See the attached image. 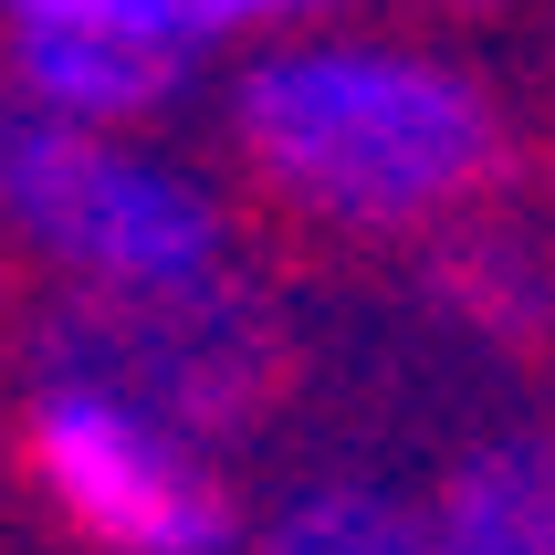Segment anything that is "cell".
<instances>
[{"label":"cell","mask_w":555,"mask_h":555,"mask_svg":"<svg viewBox=\"0 0 555 555\" xmlns=\"http://www.w3.org/2000/svg\"><path fill=\"white\" fill-rule=\"evenodd\" d=\"M534 179H545V199H555V105H545V126H534Z\"/></svg>","instance_id":"cell-11"},{"label":"cell","mask_w":555,"mask_h":555,"mask_svg":"<svg viewBox=\"0 0 555 555\" xmlns=\"http://www.w3.org/2000/svg\"><path fill=\"white\" fill-rule=\"evenodd\" d=\"M210 157L251 220L409 262L451 220L514 199L534 168V116L462 31L357 0L220 53Z\"/></svg>","instance_id":"cell-1"},{"label":"cell","mask_w":555,"mask_h":555,"mask_svg":"<svg viewBox=\"0 0 555 555\" xmlns=\"http://www.w3.org/2000/svg\"><path fill=\"white\" fill-rule=\"evenodd\" d=\"M242 555H440V525H430L420 482H388V472H294L251 514Z\"/></svg>","instance_id":"cell-8"},{"label":"cell","mask_w":555,"mask_h":555,"mask_svg":"<svg viewBox=\"0 0 555 555\" xmlns=\"http://www.w3.org/2000/svg\"><path fill=\"white\" fill-rule=\"evenodd\" d=\"M199 85V63L157 53L137 31H85V22H22L0 31V94L42 105V116L85 126H168Z\"/></svg>","instance_id":"cell-6"},{"label":"cell","mask_w":555,"mask_h":555,"mask_svg":"<svg viewBox=\"0 0 555 555\" xmlns=\"http://www.w3.org/2000/svg\"><path fill=\"white\" fill-rule=\"evenodd\" d=\"M440 22H525V11H555V0H430Z\"/></svg>","instance_id":"cell-10"},{"label":"cell","mask_w":555,"mask_h":555,"mask_svg":"<svg viewBox=\"0 0 555 555\" xmlns=\"http://www.w3.org/2000/svg\"><path fill=\"white\" fill-rule=\"evenodd\" d=\"M409 294L440 325V346H462L482 367H545L555 357V210H493L451 220L440 242L409 251Z\"/></svg>","instance_id":"cell-5"},{"label":"cell","mask_w":555,"mask_h":555,"mask_svg":"<svg viewBox=\"0 0 555 555\" xmlns=\"http://www.w3.org/2000/svg\"><path fill=\"white\" fill-rule=\"evenodd\" d=\"M430 493L440 555H555V420H482L440 451Z\"/></svg>","instance_id":"cell-7"},{"label":"cell","mask_w":555,"mask_h":555,"mask_svg":"<svg viewBox=\"0 0 555 555\" xmlns=\"http://www.w3.org/2000/svg\"><path fill=\"white\" fill-rule=\"evenodd\" d=\"M325 11H357V0H0V31H22V22L137 31V42H157V53L210 74L220 53H242L262 31H294V22H325Z\"/></svg>","instance_id":"cell-9"},{"label":"cell","mask_w":555,"mask_h":555,"mask_svg":"<svg viewBox=\"0 0 555 555\" xmlns=\"http://www.w3.org/2000/svg\"><path fill=\"white\" fill-rule=\"evenodd\" d=\"M53 314L94 357H116L126 377H147L168 409H189L210 440H231V451L262 430V409L283 388V314L251 283V262L199 283V294H168V305H53Z\"/></svg>","instance_id":"cell-4"},{"label":"cell","mask_w":555,"mask_h":555,"mask_svg":"<svg viewBox=\"0 0 555 555\" xmlns=\"http://www.w3.org/2000/svg\"><path fill=\"white\" fill-rule=\"evenodd\" d=\"M0 440L31 514L74 555H242L251 534L231 440H210L116 357H94L53 305L11 346Z\"/></svg>","instance_id":"cell-2"},{"label":"cell","mask_w":555,"mask_h":555,"mask_svg":"<svg viewBox=\"0 0 555 555\" xmlns=\"http://www.w3.org/2000/svg\"><path fill=\"white\" fill-rule=\"evenodd\" d=\"M242 189L168 126H85L0 94V251L53 305H168L242 273Z\"/></svg>","instance_id":"cell-3"}]
</instances>
